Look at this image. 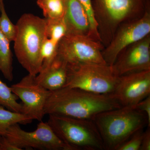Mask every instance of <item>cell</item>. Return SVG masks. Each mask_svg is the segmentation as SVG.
I'll list each match as a JSON object with an SVG mask.
<instances>
[{
  "mask_svg": "<svg viewBox=\"0 0 150 150\" xmlns=\"http://www.w3.org/2000/svg\"><path fill=\"white\" fill-rule=\"evenodd\" d=\"M121 107L112 94H99L65 87L51 92L45 113L92 120L100 112Z\"/></svg>",
  "mask_w": 150,
  "mask_h": 150,
  "instance_id": "6da1fadb",
  "label": "cell"
},
{
  "mask_svg": "<svg viewBox=\"0 0 150 150\" xmlns=\"http://www.w3.org/2000/svg\"><path fill=\"white\" fill-rule=\"evenodd\" d=\"M92 121L98 129L105 150L118 148L140 129L148 125L147 116L134 107H121L100 112Z\"/></svg>",
  "mask_w": 150,
  "mask_h": 150,
  "instance_id": "7a4b0ae2",
  "label": "cell"
},
{
  "mask_svg": "<svg viewBox=\"0 0 150 150\" xmlns=\"http://www.w3.org/2000/svg\"><path fill=\"white\" fill-rule=\"evenodd\" d=\"M13 49L16 59L28 74L36 76L41 69V51L46 35V23L31 13H24L17 22Z\"/></svg>",
  "mask_w": 150,
  "mask_h": 150,
  "instance_id": "3957f363",
  "label": "cell"
},
{
  "mask_svg": "<svg viewBox=\"0 0 150 150\" xmlns=\"http://www.w3.org/2000/svg\"><path fill=\"white\" fill-rule=\"evenodd\" d=\"M150 0H92L100 41L104 47L121 24L144 15Z\"/></svg>",
  "mask_w": 150,
  "mask_h": 150,
  "instance_id": "277c9868",
  "label": "cell"
},
{
  "mask_svg": "<svg viewBox=\"0 0 150 150\" xmlns=\"http://www.w3.org/2000/svg\"><path fill=\"white\" fill-rule=\"evenodd\" d=\"M47 123L73 150H103L104 144L93 121L50 114Z\"/></svg>",
  "mask_w": 150,
  "mask_h": 150,
  "instance_id": "5b68a950",
  "label": "cell"
},
{
  "mask_svg": "<svg viewBox=\"0 0 150 150\" xmlns=\"http://www.w3.org/2000/svg\"><path fill=\"white\" fill-rule=\"evenodd\" d=\"M68 67V80L64 87L75 88L99 94L113 93L119 77L113 73L111 66L83 64Z\"/></svg>",
  "mask_w": 150,
  "mask_h": 150,
  "instance_id": "8992f818",
  "label": "cell"
},
{
  "mask_svg": "<svg viewBox=\"0 0 150 150\" xmlns=\"http://www.w3.org/2000/svg\"><path fill=\"white\" fill-rule=\"evenodd\" d=\"M104 47L88 35L67 34L59 41L57 57L68 67L83 64H107L103 57Z\"/></svg>",
  "mask_w": 150,
  "mask_h": 150,
  "instance_id": "52a82bcc",
  "label": "cell"
},
{
  "mask_svg": "<svg viewBox=\"0 0 150 150\" xmlns=\"http://www.w3.org/2000/svg\"><path fill=\"white\" fill-rule=\"evenodd\" d=\"M4 137L20 150H73L59 139L47 122L42 121L35 131L30 132L23 130L19 124H14L9 127Z\"/></svg>",
  "mask_w": 150,
  "mask_h": 150,
  "instance_id": "ba28073f",
  "label": "cell"
},
{
  "mask_svg": "<svg viewBox=\"0 0 150 150\" xmlns=\"http://www.w3.org/2000/svg\"><path fill=\"white\" fill-rule=\"evenodd\" d=\"M150 34V1L142 17L121 24L112 40L103 50L105 63L112 66L123 50L132 43Z\"/></svg>",
  "mask_w": 150,
  "mask_h": 150,
  "instance_id": "9c48e42d",
  "label": "cell"
},
{
  "mask_svg": "<svg viewBox=\"0 0 150 150\" xmlns=\"http://www.w3.org/2000/svg\"><path fill=\"white\" fill-rule=\"evenodd\" d=\"M35 76L28 74L10 88L22 102V113L41 121L45 115V105L51 92L37 83Z\"/></svg>",
  "mask_w": 150,
  "mask_h": 150,
  "instance_id": "30bf717a",
  "label": "cell"
},
{
  "mask_svg": "<svg viewBox=\"0 0 150 150\" xmlns=\"http://www.w3.org/2000/svg\"><path fill=\"white\" fill-rule=\"evenodd\" d=\"M150 70L122 75L112 94L121 107H134L150 96Z\"/></svg>",
  "mask_w": 150,
  "mask_h": 150,
  "instance_id": "8fae6325",
  "label": "cell"
},
{
  "mask_svg": "<svg viewBox=\"0 0 150 150\" xmlns=\"http://www.w3.org/2000/svg\"><path fill=\"white\" fill-rule=\"evenodd\" d=\"M111 67L118 77L150 70V34L127 46Z\"/></svg>",
  "mask_w": 150,
  "mask_h": 150,
  "instance_id": "7c38bea8",
  "label": "cell"
},
{
  "mask_svg": "<svg viewBox=\"0 0 150 150\" xmlns=\"http://www.w3.org/2000/svg\"><path fill=\"white\" fill-rule=\"evenodd\" d=\"M64 19L67 28V35H85L89 37L90 24L83 6L78 0H64Z\"/></svg>",
  "mask_w": 150,
  "mask_h": 150,
  "instance_id": "4fadbf2b",
  "label": "cell"
},
{
  "mask_svg": "<svg viewBox=\"0 0 150 150\" xmlns=\"http://www.w3.org/2000/svg\"><path fill=\"white\" fill-rule=\"evenodd\" d=\"M68 74L67 63L56 57L48 68L35 76V80L48 91H55L64 87L68 80Z\"/></svg>",
  "mask_w": 150,
  "mask_h": 150,
  "instance_id": "5bb4252c",
  "label": "cell"
},
{
  "mask_svg": "<svg viewBox=\"0 0 150 150\" xmlns=\"http://www.w3.org/2000/svg\"><path fill=\"white\" fill-rule=\"evenodd\" d=\"M10 43L0 30V71L6 79L11 81L13 79V59Z\"/></svg>",
  "mask_w": 150,
  "mask_h": 150,
  "instance_id": "9a60e30c",
  "label": "cell"
},
{
  "mask_svg": "<svg viewBox=\"0 0 150 150\" xmlns=\"http://www.w3.org/2000/svg\"><path fill=\"white\" fill-rule=\"evenodd\" d=\"M33 119L21 112L6 109L0 105V136L5 137L9 127L16 124L26 125Z\"/></svg>",
  "mask_w": 150,
  "mask_h": 150,
  "instance_id": "2e32d148",
  "label": "cell"
},
{
  "mask_svg": "<svg viewBox=\"0 0 150 150\" xmlns=\"http://www.w3.org/2000/svg\"><path fill=\"white\" fill-rule=\"evenodd\" d=\"M37 5L46 19L63 18L64 16V0H37Z\"/></svg>",
  "mask_w": 150,
  "mask_h": 150,
  "instance_id": "e0dca14e",
  "label": "cell"
},
{
  "mask_svg": "<svg viewBox=\"0 0 150 150\" xmlns=\"http://www.w3.org/2000/svg\"><path fill=\"white\" fill-rule=\"evenodd\" d=\"M18 98L12 92L9 87L0 79V105L5 108L14 111L22 113V103L18 102Z\"/></svg>",
  "mask_w": 150,
  "mask_h": 150,
  "instance_id": "ac0fdd59",
  "label": "cell"
},
{
  "mask_svg": "<svg viewBox=\"0 0 150 150\" xmlns=\"http://www.w3.org/2000/svg\"><path fill=\"white\" fill-rule=\"evenodd\" d=\"M45 19L46 37L59 43L67 34V28L64 17L59 19Z\"/></svg>",
  "mask_w": 150,
  "mask_h": 150,
  "instance_id": "d6986e66",
  "label": "cell"
},
{
  "mask_svg": "<svg viewBox=\"0 0 150 150\" xmlns=\"http://www.w3.org/2000/svg\"><path fill=\"white\" fill-rule=\"evenodd\" d=\"M0 30L10 43L14 41L17 33V28L9 18L3 0L0 1Z\"/></svg>",
  "mask_w": 150,
  "mask_h": 150,
  "instance_id": "ffe728a7",
  "label": "cell"
},
{
  "mask_svg": "<svg viewBox=\"0 0 150 150\" xmlns=\"http://www.w3.org/2000/svg\"><path fill=\"white\" fill-rule=\"evenodd\" d=\"M58 45V43L47 38L44 40L41 48L42 66L40 71L48 68L56 59Z\"/></svg>",
  "mask_w": 150,
  "mask_h": 150,
  "instance_id": "44dd1931",
  "label": "cell"
},
{
  "mask_svg": "<svg viewBox=\"0 0 150 150\" xmlns=\"http://www.w3.org/2000/svg\"><path fill=\"white\" fill-rule=\"evenodd\" d=\"M83 6L86 12L90 24V33L89 37L94 40L100 42L99 34L97 29V24L94 16L92 0H78Z\"/></svg>",
  "mask_w": 150,
  "mask_h": 150,
  "instance_id": "7402d4cb",
  "label": "cell"
},
{
  "mask_svg": "<svg viewBox=\"0 0 150 150\" xmlns=\"http://www.w3.org/2000/svg\"><path fill=\"white\" fill-rule=\"evenodd\" d=\"M144 132V129L137 131L117 150H140Z\"/></svg>",
  "mask_w": 150,
  "mask_h": 150,
  "instance_id": "603a6c76",
  "label": "cell"
},
{
  "mask_svg": "<svg viewBox=\"0 0 150 150\" xmlns=\"http://www.w3.org/2000/svg\"><path fill=\"white\" fill-rule=\"evenodd\" d=\"M137 110L146 113L149 121V127L150 126V96L147 97L134 107Z\"/></svg>",
  "mask_w": 150,
  "mask_h": 150,
  "instance_id": "cb8c5ba5",
  "label": "cell"
},
{
  "mask_svg": "<svg viewBox=\"0 0 150 150\" xmlns=\"http://www.w3.org/2000/svg\"><path fill=\"white\" fill-rule=\"evenodd\" d=\"M150 150V127L144 132L142 138V144L140 150Z\"/></svg>",
  "mask_w": 150,
  "mask_h": 150,
  "instance_id": "d4e9b609",
  "label": "cell"
},
{
  "mask_svg": "<svg viewBox=\"0 0 150 150\" xmlns=\"http://www.w3.org/2000/svg\"><path fill=\"white\" fill-rule=\"evenodd\" d=\"M0 150H20L7 139L4 137L0 136Z\"/></svg>",
  "mask_w": 150,
  "mask_h": 150,
  "instance_id": "484cf974",
  "label": "cell"
},
{
  "mask_svg": "<svg viewBox=\"0 0 150 150\" xmlns=\"http://www.w3.org/2000/svg\"><path fill=\"white\" fill-rule=\"evenodd\" d=\"M1 1V0H0V1Z\"/></svg>",
  "mask_w": 150,
  "mask_h": 150,
  "instance_id": "4316f807",
  "label": "cell"
}]
</instances>
